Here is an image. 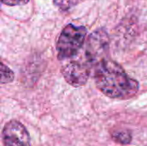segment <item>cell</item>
<instances>
[{
    "instance_id": "obj_1",
    "label": "cell",
    "mask_w": 147,
    "mask_h": 146,
    "mask_svg": "<svg viewBox=\"0 0 147 146\" xmlns=\"http://www.w3.org/2000/svg\"><path fill=\"white\" fill-rule=\"evenodd\" d=\"M94 79L97 89L113 99L131 98L140 89L139 82L130 77L118 63L109 59L95 66Z\"/></svg>"
},
{
    "instance_id": "obj_2",
    "label": "cell",
    "mask_w": 147,
    "mask_h": 146,
    "mask_svg": "<svg viewBox=\"0 0 147 146\" xmlns=\"http://www.w3.org/2000/svg\"><path fill=\"white\" fill-rule=\"evenodd\" d=\"M86 34L87 29L84 26L67 24L61 31L57 41L58 59L65 60L74 57L82 48Z\"/></svg>"
},
{
    "instance_id": "obj_3",
    "label": "cell",
    "mask_w": 147,
    "mask_h": 146,
    "mask_svg": "<svg viewBox=\"0 0 147 146\" xmlns=\"http://www.w3.org/2000/svg\"><path fill=\"white\" fill-rule=\"evenodd\" d=\"M109 37L106 30L99 28L90 34L86 41L85 58L90 66H96L108 59Z\"/></svg>"
},
{
    "instance_id": "obj_4",
    "label": "cell",
    "mask_w": 147,
    "mask_h": 146,
    "mask_svg": "<svg viewBox=\"0 0 147 146\" xmlns=\"http://www.w3.org/2000/svg\"><path fill=\"white\" fill-rule=\"evenodd\" d=\"M4 146H31L30 135L23 124L12 120L7 122L3 130Z\"/></svg>"
},
{
    "instance_id": "obj_5",
    "label": "cell",
    "mask_w": 147,
    "mask_h": 146,
    "mask_svg": "<svg viewBox=\"0 0 147 146\" xmlns=\"http://www.w3.org/2000/svg\"><path fill=\"white\" fill-rule=\"evenodd\" d=\"M90 67L87 62L73 60L61 69V73L68 84L78 88L87 83L90 75Z\"/></svg>"
},
{
    "instance_id": "obj_6",
    "label": "cell",
    "mask_w": 147,
    "mask_h": 146,
    "mask_svg": "<svg viewBox=\"0 0 147 146\" xmlns=\"http://www.w3.org/2000/svg\"><path fill=\"white\" fill-rule=\"evenodd\" d=\"M15 79V74L12 70L0 61V83L5 84L13 82Z\"/></svg>"
},
{
    "instance_id": "obj_7",
    "label": "cell",
    "mask_w": 147,
    "mask_h": 146,
    "mask_svg": "<svg viewBox=\"0 0 147 146\" xmlns=\"http://www.w3.org/2000/svg\"><path fill=\"white\" fill-rule=\"evenodd\" d=\"M113 139L121 145H127L132 141V134L127 130H119L115 131L112 134Z\"/></svg>"
},
{
    "instance_id": "obj_8",
    "label": "cell",
    "mask_w": 147,
    "mask_h": 146,
    "mask_svg": "<svg viewBox=\"0 0 147 146\" xmlns=\"http://www.w3.org/2000/svg\"><path fill=\"white\" fill-rule=\"evenodd\" d=\"M54 5L61 11H68L75 7L78 0H53Z\"/></svg>"
},
{
    "instance_id": "obj_9",
    "label": "cell",
    "mask_w": 147,
    "mask_h": 146,
    "mask_svg": "<svg viewBox=\"0 0 147 146\" xmlns=\"http://www.w3.org/2000/svg\"><path fill=\"white\" fill-rule=\"evenodd\" d=\"M1 3L9 6H17V5H24L29 2V0H0Z\"/></svg>"
}]
</instances>
